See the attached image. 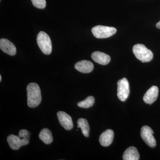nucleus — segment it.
I'll return each mask as SVG.
<instances>
[{
  "instance_id": "18",
  "label": "nucleus",
  "mask_w": 160,
  "mask_h": 160,
  "mask_svg": "<svg viewBox=\"0 0 160 160\" xmlns=\"http://www.w3.org/2000/svg\"><path fill=\"white\" fill-rule=\"evenodd\" d=\"M33 6L38 9H42L46 6V0H31Z\"/></svg>"
},
{
  "instance_id": "16",
  "label": "nucleus",
  "mask_w": 160,
  "mask_h": 160,
  "mask_svg": "<svg viewBox=\"0 0 160 160\" xmlns=\"http://www.w3.org/2000/svg\"><path fill=\"white\" fill-rule=\"evenodd\" d=\"M78 127L81 128L83 135L86 138L89 137L90 127L88 121L86 119L80 118L78 120Z\"/></svg>"
},
{
  "instance_id": "8",
  "label": "nucleus",
  "mask_w": 160,
  "mask_h": 160,
  "mask_svg": "<svg viewBox=\"0 0 160 160\" xmlns=\"http://www.w3.org/2000/svg\"><path fill=\"white\" fill-rule=\"evenodd\" d=\"M59 122L61 126L67 130H71L73 127V122L70 116L63 111H59L57 113Z\"/></svg>"
},
{
  "instance_id": "2",
  "label": "nucleus",
  "mask_w": 160,
  "mask_h": 160,
  "mask_svg": "<svg viewBox=\"0 0 160 160\" xmlns=\"http://www.w3.org/2000/svg\"><path fill=\"white\" fill-rule=\"evenodd\" d=\"M132 51L136 58L142 62H148L152 59L153 53L152 52L142 45L138 44L134 45Z\"/></svg>"
},
{
  "instance_id": "10",
  "label": "nucleus",
  "mask_w": 160,
  "mask_h": 160,
  "mask_svg": "<svg viewBox=\"0 0 160 160\" xmlns=\"http://www.w3.org/2000/svg\"><path fill=\"white\" fill-rule=\"evenodd\" d=\"M0 48L2 51L9 55L13 56L16 53V48L14 44L6 39H1Z\"/></svg>"
},
{
  "instance_id": "4",
  "label": "nucleus",
  "mask_w": 160,
  "mask_h": 160,
  "mask_svg": "<svg viewBox=\"0 0 160 160\" xmlns=\"http://www.w3.org/2000/svg\"><path fill=\"white\" fill-rule=\"evenodd\" d=\"M92 32L95 38H105L110 37L114 35L117 32V29L112 27L97 26L92 28Z\"/></svg>"
},
{
  "instance_id": "17",
  "label": "nucleus",
  "mask_w": 160,
  "mask_h": 160,
  "mask_svg": "<svg viewBox=\"0 0 160 160\" xmlns=\"http://www.w3.org/2000/svg\"><path fill=\"white\" fill-rule=\"evenodd\" d=\"M94 102V98L92 96H89L84 101L79 102L78 103V106L81 108H89L93 106Z\"/></svg>"
},
{
  "instance_id": "3",
  "label": "nucleus",
  "mask_w": 160,
  "mask_h": 160,
  "mask_svg": "<svg viewBox=\"0 0 160 160\" xmlns=\"http://www.w3.org/2000/svg\"><path fill=\"white\" fill-rule=\"evenodd\" d=\"M38 46L43 53L49 55L52 50L51 39L48 34L44 32H39L37 38Z\"/></svg>"
},
{
  "instance_id": "13",
  "label": "nucleus",
  "mask_w": 160,
  "mask_h": 160,
  "mask_svg": "<svg viewBox=\"0 0 160 160\" xmlns=\"http://www.w3.org/2000/svg\"><path fill=\"white\" fill-rule=\"evenodd\" d=\"M92 59L100 65H106L110 62V56L108 54L99 51H95L91 55Z\"/></svg>"
},
{
  "instance_id": "19",
  "label": "nucleus",
  "mask_w": 160,
  "mask_h": 160,
  "mask_svg": "<svg viewBox=\"0 0 160 160\" xmlns=\"http://www.w3.org/2000/svg\"><path fill=\"white\" fill-rule=\"evenodd\" d=\"M19 136L22 138H30V132L26 129H22L19 132Z\"/></svg>"
},
{
  "instance_id": "14",
  "label": "nucleus",
  "mask_w": 160,
  "mask_h": 160,
  "mask_svg": "<svg viewBox=\"0 0 160 160\" xmlns=\"http://www.w3.org/2000/svg\"><path fill=\"white\" fill-rule=\"evenodd\" d=\"M140 155L138 149L133 146L129 147L124 152L123 155L124 160H138Z\"/></svg>"
},
{
  "instance_id": "20",
  "label": "nucleus",
  "mask_w": 160,
  "mask_h": 160,
  "mask_svg": "<svg viewBox=\"0 0 160 160\" xmlns=\"http://www.w3.org/2000/svg\"><path fill=\"white\" fill-rule=\"evenodd\" d=\"M156 27L158 29H160V21L158 22L157 23Z\"/></svg>"
},
{
  "instance_id": "5",
  "label": "nucleus",
  "mask_w": 160,
  "mask_h": 160,
  "mask_svg": "<svg viewBox=\"0 0 160 160\" xmlns=\"http://www.w3.org/2000/svg\"><path fill=\"white\" fill-rule=\"evenodd\" d=\"M130 92L129 82L126 78H123L118 82V97L122 102H125Z\"/></svg>"
},
{
  "instance_id": "12",
  "label": "nucleus",
  "mask_w": 160,
  "mask_h": 160,
  "mask_svg": "<svg viewBox=\"0 0 160 160\" xmlns=\"http://www.w3.org/2000/svg\"><path fill=\"white\" fill-rule=\"evenodd\" d=\"M114 138V132L111 129H107L100 135L99 142L101 146L107 147L111 145Z\"/></svg>"
},
{
  "instance_id": "21",
  "label": "nucleus",
  "mask_w": 160,
  "mask_h": 160,
  "mask_svg": "<svg viewBox=\"0 0 160 160\" xmlns=\"http://www.w3.org/2000/svg\"><path fill=\"white\" fill-rule=\"evenodd\" d=\"M2 76L1 75H0V81H2Z\"/></svg>"
},
{
  "instance_id": "22",
  "label": "nucleus",
  "mask_w": 160,
  "mask_h": 160,
  "mask_svg": "<svg viewBox=\"0 0 160 160\" xmlns=\"http://www.w3.org/2000/svg\"><path fill=\"white\" fill-rule=\"evenodd\" d=\"M0 1H1V0H0Z\"/></svg>"
},
{
  "instance_id": "11",
  "label": "nucleus",
  "mask_w": 160,
  "mask_h": 160,
  "mask_svg": "<svg viewBox=\"0 0 160 160\" xmlns=\"http://www.w3.org/2000/svg\"><path fill=\"white\" fill-rule=\"evenodd\" d=\"M75 68L82 73H89L93 70L94 66L92 62L87 60H82L76 63Z\"/></svg>"
},
{
  "instance_id": "9",
  "label": "nucleus",
  "mask_w": 160,
  "mask_h": 160,
  "mask_svg": "<svg viewBox=\"0 0 160 160\" xmlns=\"http://www.w3.org/2000/svg\"><path fill=\"white\" fill-rule=\"evenodd\" d=\"M159 90L157 86H152L144 95L143 100L146 104L151 105L157 99Z\"/></svg>"
},
{
  "instance_id": "6",
  "label": "nucleus",
  "mask_w": 160,
  "mask_h": 160,
  "mask_svg": "<svg viewBox=\"0 0 160 160\" xmlns=\"http://www.w3.org/2000/svg\"><path fill=\"white\" fill-rule=\"evenodd\" d=\"M153 130L149 126H143L141 130V136L145 143L151 148L156 146V141L153 136Z\"/></svg>"
},
{
  "instance_id": "1",
  "label": "nucleus",
  "mask_w": 160,
  "mask_h": 160,
  "mask_svg": "<svg viewBox=\"0 0 160 160\" xmlns=\"http://www.w3.org/2000/svg\"><path fill=\"white\" fill-rule=\"evenodd\" d=\"M27 92V104L30 108H35L39 105L42 101L41 89L36 83H30L26 88Z\"/></svg>"
},
{
  "instance_id": "7",
  "label": "nucleus",
  "mask_w": 160,
  "mask_h": 160,
  "mask_svg": "<svg viewBox=\"0 0 160 160\" xmlns=\"http://www.w3.org/2000/svg\"><path fill=\"white\" fill-rule=\"evenodd\" d=\"M7 142L10 148L13 150H17L22 146L28 145L29 142V138H22L19 136L10 134L7 138Z\"/></svg>"
},
{
  "instance_id": "15",
  "label": "nucleus",
  "mask_w": 160,
  "mask_h": 160,
  "mask_svg": "<svg viewBox=\"0 0 160 160\" xmlns=\"http://www.w3.org/2000/svg\"><path fill=\"white\" fill-rule=\"evenodd\" d=\"M39 137L40 139L46 144H50L53 141L51 132L47 128H44L41 130L39 134Z\"/></svg>"
}]
</instances>
